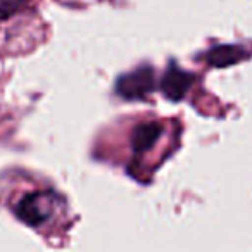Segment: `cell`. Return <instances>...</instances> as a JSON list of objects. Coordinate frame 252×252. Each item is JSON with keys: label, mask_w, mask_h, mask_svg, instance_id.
Wrapping results in <instances>:
<instances>
[{"label": "cell", "mask_w": 252, "mask_h": 252, "mask_svg": "<svg viewBox=\"0 0 252 252\" xmlns=\"http://www.w3.org/2000/svg\"><path fill=\"white\" fill-rule=\"evenodd\" d=\"M247 56L249 52L240 45H218L206 54V61L213 67H228L242 63Z\"/></svg>", "instance_id": "cell-4"}, {"label": "cell", "mask_w": 252, "mask_h": 252, "mask_svg": "<svg viewBox=\"0 0 252 252\" xmlns=\"http://www.w3.org/2000/svg\"><path fill=\"white\" fill-rule=\"evenodd\" d=\"M162 135V126L158 123H144V125L137 126L131 135V147L135 152L142 154L147 152L154 147L156 142L161 138Z\"/></svg>", "instance_id": "cell-5"}, {"label": "cell", "mask_w": 252, "mask_h": 252, "mask_svg": "<svg viewBox=\"0 0 252 252\" xmlns=\"http://www.w3.org/2000/svg\"><path fill=\"white\" fill-rule=\"evenodd\" d=\"M57 195L54 192H33L16 206V216L30 226L43 224L56 209Z\"/></svg>", "instance_id": "cell-1"}, {"label": "cell", "mask_w": 252, "mask_h": 252, "mask_svg": "<svg viewBox=\"0 0 252 252\" xmlns=\"http://www.w3.org/2000/svg\"><path fill=\"white\" fill-rule=\"evenodd\" d=\"M193 80H195L193 74H190L189 71L182 69L175 63H171L161 80V90L164 97H168L169 100H182L187 95V92L190 90Z\"/></svg>", "instance_id": "cell-3"}, {"label": "cell", "mask_w": 252, "mask_h": 252, "mask_svg": "<svg viewBox=\"0 0 252 252\" xmlns=\"http://www.w3.org/2000/svg\"><path fill=\"white\" fill-rule=\"evenodd\" d=\"M156 85V71L151 66H142L126 73L116 81V92L119 97L126 100H137L144 98L154 90Z\"/></svg>", "instance_id": "cell-2"}]
</instances>
